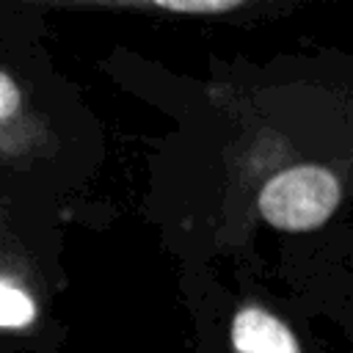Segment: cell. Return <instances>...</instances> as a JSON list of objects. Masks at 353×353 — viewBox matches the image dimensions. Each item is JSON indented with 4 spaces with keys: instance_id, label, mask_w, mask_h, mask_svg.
<instances>
[{
    "instance_id": "cell-1",
    "label": "cell",
    "mask_w": 353,
    "mask_h": 353,
    "mask_svg": "<svg viewBox=\"0 0 353 353\" xmlns=\"http://www.w3.org/2000/svg\"><path fill=\"white\" fill-rule=\"evenodd\" d=\"M342 199L339 179L331 168L301 163L273 174L259 196L256 210L279 232H312L331 221Z\"/></svg>"
},
{
    "instance_id": "cell-2",
    "label": "cell",
    "mask_w": 353,
    "mask_h": 353,
    "mask_svg": "<svg viewBox=\"0 0 353 353\" xmlns=\"http://www.w3.org/2000/svg\"><path fill=\"white\" fill-rule=\"evenodd\" d=\"M234 353H303L292 328L262 306H240L229 325Z\"/></svg>"
},
{
    "instance_id": "cell-3",
    "label": "cell",
    "mask_w": 353,
    "mask_h": 353,
    "mask_svg": "<svg viewBox=\"0 0 353 353\" xmlns=\"http://www.w3.org/2000/svg\"><path fill=\"white\" fill-rule=\"evenodd\" d=\"M39 298L22 270L0 251V334H22L39 323Z\"/></svg>"
},
{
    "instance_id": "cell-4",
    "label": "cell",
    "mask_w": 353,
    "mask_h": 353,
    "mask_svg": "<svg viewBox=\"0 0 353 353\" xmlns=\"http://www.w3.org/2000/svg\"><path fill=\"white\" fill-rule=\"evenodd\" d=\"M33 146V116L19 80L0 69V157L25 154Z\"/></svg>"
},
{
    "instance_id": "cell-5",
    "label": "cell",
    "mask_w": 353,
    "mask_h": 353,
    "mask_svg": "<svg viewBox=\"0 0 353 353\" xmlns=\"http://www.w3.org/2000/svg\"><path fill=\"white\" fill-rule=\"evenodd\" d=\"M105 8H138V11H163V14H182V17H218L237 11L240 0H130V3H94Z\"/></svg>"
}]
</instances>
